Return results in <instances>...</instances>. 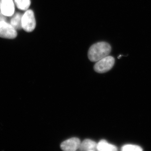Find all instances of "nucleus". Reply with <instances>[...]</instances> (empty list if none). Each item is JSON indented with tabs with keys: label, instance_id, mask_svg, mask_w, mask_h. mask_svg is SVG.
I'll list each match as a JSON object with an SVG mask.
<instances>
[{
	"label": "nucleus",
	"instance_id": "obj_1",
	"mask_svg": "<svg viewBox=\"0 0 151 151\" xmlns=\"http://www.w3.org/2000/svg\"><path fill=\"white\" fill-rule=\"evenodd\" d=\"M111 47L110 44L104 42L94 44L89 48L88 56L92 62H97L103 58L108 56L111 52Z\"/></svg>",
	"mask_w": 151,
	"mask_h": 151
},
{
	"label": "nucleus",
	"instance_id": "obj_2",
	"mask_svg": "<svg viewBox=\"0 0 151 151\" xmlns=\"http://www.w3.org/2000/svg\"><path fill=\"white\" fill-rule=\"evenodd\" d=\"M115 59L114 58L108 55L97 61L94 65V69L97 73H105L111 70L113 67Z\"/></svg>",
	"mask_w": 151,
	"mask_h": 151
},
{
	"label": "nucleus",
	"instance_id": "obj_3",
	"mask_svg": "<svg viewBox=\"0 0 151 151\" xmlns=\"http://www.w3.org/2000/svg\"><path fill=\"white\" fill-rule=\"evenodd\" d=\"M22 28L27 32H31L35 29L36 21L34 14L32 10H28L23 15Z\"/></svg>",
	"mask_w": 151,
	"mask_h": 151
},
{
	"label": "nucleus",
	"instance_id": "obj_4",
	"mask_svg": "<svg viewBox=\"0 0 151 151\" xmlns=\"http://www.w3.org/2000/svg\"><path fill=\"white\" fill-rule=\"evenodd\" d=\"M16 29L7 22H0V37L13 39L17 37Z\"/></svg>",
	"mask_w": 151,
	"mask_h": 151
},
{
	"label": "nucleus",
	"instance_id": "obj_5",
	"mask_svg": "<svg viewBox=\"0 0 151 151\" xmlns=\"http://www.w3.org/2000/svg\"><path fill=\"white\" fill-rule=\"evenodd\" d=\"M81 142L78 138L73 137L63 142L60 147L63 151H75L78 150Z\"/></svg>",
	"mask_w": 151,
	"mask_h": 151
},
{
	"label": "nucleus",
	"instance_id": "obj_6",
	"mask_svg": "<svg viewBox=\"0 0 151 151\" xmlns=\"http://www.w3.org/2000/svg\"><path fill=\"white\" fill-rule=\"evenodd\" d=\"M15 7L13 0H0V11L6 16L13 15Z\"/></svg>",
	"mask_w": 151,
	"mask_h": 151
},
{
	"label": "nucleus",
	"instance_id": "obj_7",
	"mask_svg": "<svg viewBox=\"0 0 151 151\" xmlns=\"http://www.w3.org/2000/svg\"><path fill=\"white\" fill-rule=\"evenodd\" d=\"M78 150L82 151H95L97 150V144L96 142L86 139L80 143Z\"/></svg>",
	"mask_w": 151,
	"mask_h": 151
},
{
	"label": "nucleus",
	"instance_id": "obj_8",
	"mask_svg": "<svg viewBox=\"0 0 151 151\" xmlns=\"http://www.w3.org/2000/svg\"><path fill=\"white\" fill-rule=\"evenodd\" d=\"M97 150L99 151H116L117 150L116 146L109 144L105 140H101L97 144Z\"/></svg>",
	"mask_w": 151,
	"mask_h": 151
},
{
	"label": "nucleus",
	"instance_id": "obj_9",
	"mask_svg": "<svg viewBox=\"0 0 151 151\" xmlns=\"http://www.w3.org/2000/svg\"><path fill=\"white\" fill-rule=\"evenodd\" d=\"M23 15L19 13H17L11 18L10 24L16 29H21L22 28V20Z\"/></svg>",
	"mask_w": 151,
	"mask_h": 151
},
{
	"label": "nucleus",
	"instance_id": "obj_10",
	"mask_svg": "<svg viewBox=\"0 0 151 151\" xmlns=\"http://www.w3.org/2000/svg\"><path fill=\"white\" fill-rule=\"evenodd\" d=\"M18 8L22 10H27L31 4L30 0H14Z\"/></svg>",
	"mask_w": 151,
	"mask_h": 151
},
{
	"label": "nucleus",
	"instance_id": "obj_11",
	"mask_svg": "<svg viewBox=\"0 0 151 151\" xmlns=\"http://www.w3.org/2000/svg\"><path fill=\"white\" fill-rule=\"evenodd\" d=\"M122 150L123 151H142V149L140 147L136 145H125L122 147Z\"/></svg>",
	"mask_w": 151,
	"mask_h": 151
},
{
	"label": "nucleus",
	"instance_id": "obj_12",
	"mask_svg": "<svg viewBox=\"0 0 151 151\" xmlns=\"http://www.w3.org/2000/svg\"><path fill=\"white\" fill-rule=\"evenodd\" d=\"M7 16H6L4 15L1 12H0V22H7Z\"/></svg>",
	"mask_w": 151,
	"mask_h": 151
}]
</instances>
